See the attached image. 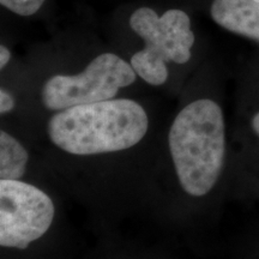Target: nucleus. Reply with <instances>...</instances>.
Listing matches in <instances>:
<instances>
[{"label":"nucleus","instance_id":"4","mask_svg":"<svg viewBox=\"0 0 259 259\" xmlns=\"http://www.w3.org/2000/svg\"><path fill=\"white\" fill-rule=\"evenodd\" d=\"M137 73L116 54L102 53L77 74H57L45 83L44 106L51 111L114 99L119 90L135 83Z\"/></svg>","mask_w":259,"mask_h":259},{"label":"nucleus","instance_id":"2","mask_svg":"<svg viewBox=\"0 0 259 259\" xmlns=\"http://www.w3.org/2000/svg\"><path fill=\"white\" fill-rule=\"evenodd\" d=\"M168 143L184 191L193 197L209 193L218 183L226 154L221 107L210 99L191 102L174 119Z\"/></svg>","mask_w":259,"mask_h":259},{"label":"nucleus","instance_id":"5","mask_svg":"<svg viewBox=\"0 0 259 259\" xmlns=\"http://www.w3.org/2000/svg\"><path fill=\"white\" fill-rule=\"evenodd\" d=\"M54 219V204L36 186L0 180V245L24 250L40 239Z\"/></svg>","mask_w":259,"mask_h":259},{"label":"nucleus","instance_id":"1","mask_svg":"<svg viewBox=\"0 0 259 259\" xmlns=\"http://www.w3.org/2000/svg\"><path fill=\"white\" fill-rule=\"evenodd\" d=\"M148 127L147 112L138 102L112 99L59 111L51 118L48 134L61 150L88 156L134 147Z\"/></svg>","mask_w":259,"mask_h":259},{"label":"nucleus","instance_id":"8","mask_svg":"<svg viewBox=\"0 0 259 259\" xmlns=\"http://www.w3.org/2000/svg\"><path fill=\"white\" fill-rule=\"evenodd\" d=\"M46 0H0L3 8L21 17H30L40 11Z\"/></svg>","mask_w":259,"mask_h":259},{"label":"nucleus","instance_id":"7","mask_svg":"<svg viewBox=\"0 0 259 259\" xmlns=\"http://www.w3.org/2000/svg\"><path fill=\"white\" fill-rule=\"evenodd\" d=\"M28 153L23 145L8 132H0V178L19 180L27 169Z\"/></svg>","mask_w":259,"mask_h":259},{"label":"nucleus","instance_id":"6","mask_svg":"<svg viewBox=\"0 0 259 259\" xmlns=\"http://www.w3.org/2000/svg\"><path fill=\"white\" fill-rule=\"evenodd\" d=\"M210 15L226 30L259 42V3L255 0H213Z\"/></svg>","mask_w":259,"mask_h":259},{"label":"nucleus","instance_id":"10","mask_svg":"<svg viewBox=\"0 0 259 259\" xmlns=\"http://www.w3.org/2000/svg\"><path fill=\"white\" fill-rule=\"evenodd\" d=\"M10 59H11V52L4 45H2L0 47V69H4L6 65L9 64Z\"/></svg>","mask_w":259,"mask_h":259},{"label":"nucleus","instance_id":"3","mask_svg":"<svg viewBox=\"0 0 259 259\" xmlns=\"http://www.w3.org/2000/svg\"><path fill=\"white\" fill-rule=\"evenodd\" d=\"M132 31L143 38L145 47L132 56L130 64L137 76L158 87L168 78L167 63L186 64L191 59L194 32L184 10L170 9L161 16L151 8H139L130 16Z\"/></svg>","mask_w":259,"mask_h":259},{"label":"nucleus","instance_id":"11","mask_svg":"<svg viewBox=\"0 0 259 259\" xmlns=\"http://www.w3.org/2000/svg\"><path fill=\"white\" fill-rule=\"evenodd\" d=\"M252 128L259 137V112L252 118Z\"/></svg>","mask_w":259,"mask_h":259},{"label":"nucleus","instance_id":"9","mask_svg":"<svg viewBox=\"0 0 259 259\" xmlns=\"http://www.w3.org/2000/svg\"><path fill=\"white\" fill-rule=\"evenodd\" d=\"M14 108H15L14 96H12L8 90L5 89L0 90V113H2V114H5V113L11 112Z\"/></svg>","mask_w":259,"mask_h":259},{"label":"nucleus","instance_id":"12","mask_svg":"<svg viewBox=\"0 0 259 259\" xmlns=\"http://www.w3.org/2000/svg\"><path fill=\"white\" fill-rule=\"evenodd\" d=\"M255 2H257V3H259V0H255Z\"/></svg>","mask_w":259,"mask_h":259}]
</instances>
